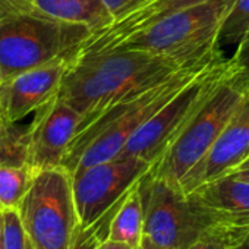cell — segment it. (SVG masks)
Listing matches in <instances>:
<instances>
[{
  "label": "cell",
  "instance_id": "6da1fadb",
  "mask_svg": "<svg viewBox=\"0 0 249 249\" xmlns=\"http://www.w3.org/2000/svg\"><path fill=\"white\" fill-rule=\"evenodd\" d=\"M180 69L186 68L145 50L81 47L68 62L57 97L82 116L81 128L108 107L160 84Z\"/></svg>",
  "mask_w": 249,
  "mask_h": 249
},
{
  "label": "cell",
  "instance_id": "7a4b0ae2",
  "mask_svg": "<svg viewBox=\"0 0 249 249\" xmlns=\"http://www.w3.org/2000/svg\"><path fill=\"white\" fill-rule=\"evenodd\" d=\"M221 57L201 66L180 69L160 84L108 107L98 117L78 129L62 166L71 175H75L91 166L119 157L129 138L157 110L175 97L199 71Z\"/></svg>",
  "mask_w": 249,
  "mask_h": 249
},
{
  "label": "cell",
  "instance_id": "3957f363",
  "mask_svg": "<svg viewBox=\"0 0 249 249\" xmlns=\"http://www.w3.org/2000/svg\"><path fill=\"white\" fill-rule=\"evenodd\" d=\"M231 5L233 0H210L173 12L104 49L145 50L166 56L182 68L201 66L224 56L218 34Z\"/></svg>",
  "mask_w": 249,
  "mask_h": 249
},
{
  "label": "cell",
  "instance_id": "277c9868",
  "mask_svg": "<svg viewBox=\"0 0 249 249\" xmlns=\"http://www.w3.org/2000/svg\"><path fill=\"white\" fill-rule=\"evenodd\" d=\"M81 24L53 19L0 3V78L71 57L91 37Z\"/></svg>",
  "mask_w": 249,
  "mask_h": 249
},
{
  "label": "cell",
  "instance_id": "5b68a950",
  "mask_svg": "<svg viewBox=\"0 0 249 249\" xmlns=\"http://www.w3.org/2000/svg\"><path fill=\"white\" fill-rule=\"evenodd\" d=\"M18 214L34 249H72L81 229L72 175L63 166L37 170Z\"/></svg>",
  "mask_w": 249,
  "mask_h": 249
},
{
  "label": "cell",
  "instance_id": "8992f818",
  "mask_svg": "<svg viewBox=\"0 0 249 249\" xmlns=\"http://www.w3.org/2000/svg\"><path fill=\"white\" fill-rule=\"evenodd\" d=\"M240 97L242 92L226 79L224 73L163 156L151 164L148 173L179 188L183 178L211 150Z\"/></svg>",
  "mask_w": 249,
  "mask_h": 249
},
{
  "label": "cell",
  "instance_id": "52a82bcc",
  "mask_svg": "<svg viewBox=\"0 0 249 249\" xmlns=\"http://www.w3.org/2000/svg\"><path fill=\"white\" fill-rule=\"evenodd\" d=\"M226 65L227 59L221 57L199 71L129 138L119 157H137L154 164L224 76Z\"/></svg>",
  "mask_w": 249,
  "mask_h": 249
},
{
  "label": "cell",
  "instance_id": "ba28073f",
  "mask_svg": "<svg viewBox=\"0 0 249 249\" xmlns=\"http://www.w3.org/2000/svg\"><path fill=\"white\" fill-rule=\"evenodd\" d=\"M144 237L159 249H188L207 237V223L192 198L178 186L145 173L140 179Z\"/></svg>",
  "mask_w": 249,
  "mask_h": 249
},
{
  "label": "cell",
  "instance_id": "9c48e42d",
  "mask_svg": "<svg viewBox=\"0 0 249 249\" xmlns=\"http://www.w3.org/2000/svg\"><path fill=\"white\" fill-rule=\"evenodd\" d=\"M150 167L137 157H116L72 175L81 229L97 224Z\"/></svg>",
  "mask_w": 249,
  "mask_h": 249
},
{
  "label": "cell",
  "instance_id": "30bf717a",
  "mask_svg": "<svg viewBox=\"0 0 249 249\" xmlns=\"http://www.w3.org/2000/svg\"><path fill=\"white\" fill-rule=\"evenodd\" d=\"M188 195L207 223V239L224 249L249 236V182L226 175Z\"/></svg>",
  "mask_w": 249,
  "mask_h": 249
},
{
  "label": "cell",
  "instance_id": "8fae6325",
  "mask_svg": "<svg viewBox=\"0 0 249 249\" xmlns=\"http://www.w3.org/2000/svg\"><path fill=\"white\" fill-rule=\"evenodd\" d=\"M34 113V120L24 131L27 164L36 172L62 166L82 116L57 95Z\"/></svg>",
  "mask_w": 249,
  "mask_h": 249
},
{
  "label": "cell",
  "instance_id": "7c38bea8",
  "mask_svg": "<svg viewBox=\"0 0 249 249\" xmlns=\"http://www.w3.org/2000/svg\"><path fill=\"white\" fill-rule=\"evenodd\" d=\"M249 160V91L242 97L207 156L183 178L179 188L191 194L196 188L223 178Z\"/></svg>",
  "mask_w": 249,
  "mask_h": 249
},
{
  "label": "cell",
  "instance_id": "4fadbf2b",
  "mask_svg": "<svg viewBox=\"0 0 249 249\" xmlns=\"http://www.w3.org/2000/svg\"><path fill=\"white\" fill-rule=\"evenodd\" d=\"M69 59H57L3 81V107L9 123H18L57 95Z\"/></svg>",
  "mask_w": 249,
  "mask_h": 249
},
{
  "label": "cell",
  "instance_id": "5bb4252c",
  "mask_svg": "<svg viewBox=\"0 0 249 249\" xmlns=\"http://www.w3.org/2000/svg\"><path fill=\"white\" fill-rule=\"evenodd\" d=\"M210 2V0H141L131 11H128L123 17L116 19L107 28L92 33L91 37L81 46L84 49H104L111 46L120 38L128 37L142 28L150 27L159 19L195 6Z\"/></svg>",
  "mask_w": 249,
  "mask_h": 249
},
{
  "label": "cell",
  "instance_id": "9a60e30c",
  "mask_svg": "<svg viewBox=\"0 0 249 249\" xmlns=\"http://www.w3.org/2000/svg\"><path fill=\"white\" fill-rule=\"evenodd\" d=\"M0 3L53 19L81 24L92 33L107 28L114 21L103 0H0Z\"/></svg>",
  "mask_w": 249,
  "mask_h": 249
},
{
  "label": "cell",
  "instance_id": "2e32d148",
  "mask_svg": "<svg viewBox=\"0 0 249 249\" xmlns=\"http://www.w3.org/2000/svg\"><path fill=\"white\" fill-rule=\"evenodd\" d=\"M103 237L138 248L144 239V207L140 180L107 213Z\"/></svg>",
  "mask_w": 249,
  "mask_h": 249
},
{
  "label": "cell",
  "instance_id": "e0dca14e",
  "mask_svg": "<svg viewBox=\"0 0 249 249\" xmlns=\"http://www.w3.org/2000/svg\"><path fill=\"white\" fill-rule=\"evenodd\" d=\"M36 170L27 164H0V213L19 208Z\"/></svg>",
  "mask_w": 249,
  "mask_h": 249
},
{
  "label": "cell",
  "instance_id": "ac0fdd59",
  "mask_svg": "<svg viewBox=\"0 0 249 249\" xmlns=\"http://www.w3.org/2000/svg\"><path fill=\"white\" fill-rule=\"evenodd\" d=\"M249 30V0H233L218 34L221 49L227 46H237Z\"/></svg>",
  "mask_w": 249,
  "mask_h": 249
},
{
  "label": "cell",
  "instance_id": "d6986e66",
  "mask_svg": "<svg viewBox=\"0 0 249 249\" xmlns=\"http://www.w3.org/2000/svg\"><path fill=\"white\" fill-rule=\"evenodd\" d=\"M226 79L240 92L249 91V30L227 59Z\"/></svg>",
  "mask_w": 249,
  "mask_h": 249
},
{
  "label": "cell",
  "instance_id": "ffe728a7",
  "mask_svg": "<svg viewBox=\"0 0 249 249\" xmlns=\"http://www.w3.org/2000/svg\"><path fill=\"white\" fill-rule=\"evenodd\" d=\"M27 163L25 135L19 132L15 124L0 129V164H22Z\"/></svg>",
  "mask_w": 249,
  "mask_h": 249
},
{
  "label": "cell",
  "instance_id": "44dd1931",
  "mask_svg": "<svg viewBox=\"0 0 249 249\" xmlns=\"http://www.w3.org/2000/svg\"><path fill=\"white\" fill-rule=\"evenodd\" d=\"M3 249H28L30 240L17 210L0 213Z\"/></svg>",
  "mask_w": 249,
  "mask_h": 249
},
{
  "label": "cell",
  "instance_id": "7402d4cb",
  "mask_svg": "<svg viewBox=\"0 0 249 249\" xmlns=\"http://www.w3.org/2000/svg\"><path fill=\"white\" fill-rule=\"evenodd\" d=\"M104 218H106V215L97 224H94L88 229H79V233L73 242L72 249H95L98 239L103 237Z\"/></svg>",
  "mask_w": 249,
  "mask_h": 249
},
{
  "label": "cell",
  "instance_id": "603a6c76",
  "mask_svg": "<svg viewBox=\"0 0 249 249\" xmlns=\"http://www.w3.org/2000/svg\"><path fill=\"white\" fill-rule=\"evenodd\" d=\"M140 2L141 0H103V3L106 5V8L108 9V12L111 14L114 21L119 19L120 17H123L128 11H131Z\"/></svg>",
  "mask_w": 249,
  "mask_h": 249
},
{
  "label": "cell",
  "instance_id": "cb8c5ba5",
  "mask_svg": "<svg viewBox=\"0 0 249 249\" xmlns=\"http://www.w3.org/2000/svg\"><path fill=\"white\" fill-rule=\"evenodd\" d=\"M95 249H135L126 243H122V242H117V240H111V239H107V237H100L97 245H95Z\"/></svg>",
  "mask_w": 249,
  "mask_h": 249
},
{
  "label": "cell",
  "instance_id": "d4e9b609",
  "mask_svg": "<svg viewBox=\"0 0 249 249\" xmlns=\"http://www.w3.org/2000/svg\"><path fill=\"white\" fill-rule=\"evenodd\" d=\"M14 126L12 123H9V120L6 119L5 114V107H3V79L0 78V129H6Z\"/></svg>",
  "mask_w": 249,
  "mask_h": 249
},
{
  "label": "cell",
  "instance_id": "484cf974",
  "mask_svg": "<svg viewBox=\"0 0 249 249\" xmlns=\"http://www.w3.org/2000/svg\"><path fill=\"white\" fill-rule=\"evenodd\" d=\"M188 249H223V246L220 245V243H217L215 240H213V239H201V240H198L196 243H194L191 248H188Z\"/></svg>",
  "mask_w": 249,
  "mask_h": 249
},
{
  "label": "cell",
  "instance_id": "4316f807",
  "mask_svg": "<svg viewBox=\"0 0 249 249\" xmlns=\"http://www.w3.org/2000/svg\"><path fill=\"white\" fill-rule=\"evenodd\" d=\"M229 175H231V176H234V178H237V179H240V180L249 182V160L245 161L243 164H240L237 169H234V170H233L231 173H229Z\"/></svg>",
  "mask_w": 249,
  "mask_h": 249
},
{
  "label": "cell",
  "instance_id": "83f0119b",
  "mask_svg": "<svg viewBox=\"0 0 249 249\" xmlns=\"http://www.w3.org/2000/svg\"><path fill=\"white\" fill-rule=\"evenodd\" d=\"M224 249H249V236L245 237L243 240H240L239 243H236L233 246H229V248H224Z\"/></svg>",
  "mask_w": 249,
  "mask_h": 249
},
{
  "label": "cell",
  "instance_id": "f1b7e54d",
  "mask_svg": "<svg viewBox=\"0 0 249 249\" xmlns=\"http://www.w3.org/2000/svg\"><path fill=\"white\" fill-rule=\"evenodd\" d=\"M137 249H159V248H157L153 242H150L148 239H145V237H144V239H142V242L140 243V246H138Z\"/></svg>",
  "mask_w": 249,
  "mask_h": 249
},
{
  "label": "cell",
  "instance_id": "f546056e",
  "mask_svg": "<svg viewBox=\"0 0 249 249\" xmlns=\"http://www.w3.org/2000/svg\"><path fill=\"white\" fill-rule=\"evenodd\" d=\"M0 249H3V243H2V220H0Z\"/></svg>",
  "mask_w": 249,
  "mask_h": 249
},
{
  "label": "cell",
  "instance_id": "4dcf8cb0",
  "mask_svg": "<svg viewBox=\"0 0 249 249\" xmlns=\"http://www.w3.org/2000/svg\"><path fill=\"white\" fill-rule=\"evenodd\" d=\"M28 249H34V248H33V245H31V242H30V245H28Z\"/></svg>",
  "mask_w": 249,
  "mask_h": 249
},
{
  "label": "cell",
  "instance_id": "1f68e13d",
  "mask_svg": "<svg viewBox=\"0 0 249 249\" xmlns=\"http://www.w3.org/2000/svg\"><path fill=\"white\" fill-rule=\"evenodd\" d=\"M246 161H248V160H246Z\"/></svg>",
  "mask_w": 249,
  "mask_h": 249
}]
</instances>
